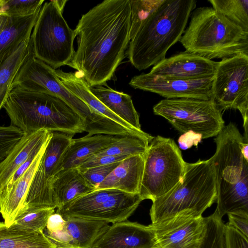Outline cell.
<instances>
[{"label":"cell","mask_w":248,"mask_h":248,"mask_svg":"<svg viewBox=\"0 0 248 248\" xmlns=\"http://www.w3.org/2000/svg\"><path fill=\"white\" fill-rule=\"evenodd\" d=\"M55 2L56 4H57V6L58 7V8H59V9L60 10V11L62 13L63 8L65 6L66 3L67 2V0H55Z\"/></svg>","instance_id":"60d3db41"},{"label":"cell","mask_w":248,"mask_h":248,"mask_svg":"<svg viewBox=\"0 0 248 248\" xmlns=\"http://www.w3.org/2000/svg\"><path fill=\"white\" fill-rule=\"evenodd\" d=\"M213 8L248 32V0H209Z\"/></svg>","instance_id":"f1b7e54d"},{"label":"cell","mask_w":248,"mask_h":248,"mask_svg":"<svg viewBox=\"0 0 248 248\" xmlns=\"http://www.w3.org/2000/svg\"><path fill=\"white\" fill-rule=\"evenodd\" d=\"M52 186L56 208L95 190L78 168L60 170L54 177Z\"/></svg>","instance_id":"603a6c76"},{"label":"cell","mask_w":248,"mask_h":248,"mask_svg":"<svg viewBox=\"0 0 248 248\" xmlns=\"http://www.w3.org/2000/svg\"><path fill=\"white\" fill-rule=\"evenodd\" d=\"M144 167L140 195L152 201L165 195L180 181L187 162L174 141L153 137L144 155Z\"/></svg>","instance_id":"9c48e42d"},{"label":"cell","mask_w":248,"mask_h":248,"mask_svg":"<svg viewBox=\"0 0 248 248\" xmlns=\"http://www.w3.org/2000/svg\"><path fill=\"white\" fill-rule=\"evenodd\" d=\"M51 132L41 129L26 134L0 163V193L9 180L28 158L38 152L50 137Z\"/></svg>","instance_id":"ffe728a7"},{"label":"cell","mask_w":248,"mask_h":248,"mask_svg":"<svg viewBox=\"0 0 248 248\" xmlns=\"http://www.w3.org/2000/svg\"><path fill=\"white\" fill-rule=\"evenodd\" d=\"M63 218L65 227L53 237L57 248H91L110 226L105 221L76 217Z\"/></svg>","instance_id":"d6986e66"},{"label":"cell","mask_w":248,"mask_h":248,"mask_svg":"<svg viewBox=\"0 0 248 248\" xmlns=\"http://www.w3.org/2000/svg\"><path fill=\"white\" fill-rule=\"evenodd\" d=\"M200 248H228L223 223L213 219L207 221L206 232Z\"/></svg>","instance_id":"d6a6232c"},{"label":"cell","mask_w":248,"mask_h":248,"mask_svg":"<svg viewBox=\"0 0 248 248\" xmlns=\"http://www.w3.org/2000/svg\"><path fill=\"white\" fill-rule=\"evenodd\" d=\"M229 221L226 224L248 239V213H238L228 214Z\"/></svg>","instance_id":"8d00e7d4"},{"label":"cell","mask_w":248,"mask_h":248,"mask_svg":"<svg viewBox=\"0 0 248 248\" xmlns=\"http://www.w3.org/2000/svg\"><path fill=\"white\" fill-rule=\"evenodd\" d=\"M214 140L216 150L210 159L217 190L215 211L221 218L226 214L248 213V161L241 152L243 136L230 123Z\"/></svg>","instance_id":"277c9868"},{"label":"cell","mask_w":248,"mask_h":248,"mask_svg":"<svg viewBox=\"0 0 248 248\" xmlns=\"http://www.w3.org/2000/svg\"><path fill=\"white\" fill-rule=\"evenodd\" d=\"M55 0L43 4L33 28L31 41L33 56L53 69L68 65L74 54L76 34Z\"/></svg>","instance_id":"ba28073f"},{"label":"cell","mask_w":248,"mask_h":248,"mask_svg":"<svg viewBox=\"0 0 248 248\" xmlns=\"http://www.w3.org/2000/svg\"><path fill=\"white\" fill-rule=\"evenodd\" d=\"M25 134L12 125H0V163L7 157Z\"/></svg>","instance_id":"836d02e7"},{"label":"cell","mask_w":248,"mask_h":248,"mask_svg":"<svg viewBox=\"0 0 248 248\" xmlns=\"http://www.w3.org/2000/svg\"><path fill=\"white\" fill-rule=\"evenodd\" d=\"M164 0H129L131 22L129 39L131 40L140 26L162 4Z\"/></svg>","instance_id":"f546056e"},{"label":"cell","mask_w":248,"mask_h":248,"mask_svg":"<svg viewBox=\"0 0 248 248\" xmlns=\"http://www.w3.org/2000/svg\"><path fill=\"white\" fill-rule=\"evenodd\" d=\"M228 248H248V239L233 228L225 224Z\"/></svg>","instance_id":"d590c367"},{"label":"cell","mask_w":248,"mask_h":248,"mask_svg":"<svg viewBox=\"0 0 248 248\" xmlns=\"http://www.w3.org/2000/svg\"><path fill=\"white\" fill-rule=\"evenodd\" d=\"M120 136L96 134L72 139L65 154L60 170L78 168L90 157L109 147L118 140Z\"/></svg>","instance_id":"7402d4cb"},{"label":"cell","mask_w":248,"mask_h":248,"mask_svg":"<svg viewBox=\"0 0 248 248\" xmlns=\"http://www.w3.org/2000/svg\"><path fill=\"white\" fill-rule=\"evenodd\" d=\"M154 243L148 225L125 220L110 225L91 248H153Z\"/></svg>","instance_id":"2e32d148"},{"label":"cell","mask_w":248,"mask_h":248,"mask_svg":"<svg viewBox=\"0 0 248 248\" xmlns=\"http://www.w3.org/2000/svg\"><path fill=\"white\" fill-rule=\"evenodd\" d=\"M202 139L201 136L193 132H188L184 134L180 137L179 142L181 147L187 149L193 144L196 146Z\"/></svg>","instance_id":"ab89813d"},{"label":"cell","mask_w":248,"mask_h":248,"mask_svg":"<svg viewBox=\"0 0 248 248\" xmlns=\"http://www.w3.org/2000/svg\"><path fill=\"white\" fill-rule=\"evenodd\" d=\"M148 226L154 235L153 248H200L206 219L189 210Z\"/></svg>","instance_id":"4fadbf2b"},{"label":"cell","mask_w":248,"mask_h":248,"mask_svg":"<svg viewBox=\"0 0 248 248\" xmlns=\"http://www.w3.org/2000/svg\"><path fill=\"white\" fill-rule=\"evenodd\" d=\"M65 226V220L59 213L54 212L49 217L43 233H54L62 231Z\"/></svg>","instance_id":"f35d334b"},{"label":"cell","mask_w":248,"mask_h":248,"mask_svg":"<svg viewBox=\"0 0 248 248\" xmlns=\"http://www.w3.org/2000/svg\"><path fill=\"white\" fill-rule=\"evenodd\" d=\"M142 201L139 193H128L113 188L97 189L57 208L56 212L63 217L113 224L126 220Z\"/></svg>","instance_id":"8fae6325"},{"label":"cell","mask_w":248,"mask_h":248,"mask_svg":"<svg viewBox=\"0 0 248 248\" xmlns=\"http://www.w3.org/2000/svg\"><path fill=\"white\" fill-rule=\"evenodd\" d=\"M190 16L179 40L186 51L211 60L248 55V32L212 7L197 8Z\"/></svg>","instance_id":"5b68a950"},{"label":"cell","mask_w":248,"mask_h":248,"mask_svg":"<svg viewBox=\"0 0 248 248\" xmlns=\"http://www.w3.org/2000/svg\"><path fill=\"white\" fill-rule=\"evenodd\" d=\"M144 167V155L129 156L121 161L95 190L113 188L128 193H139Z\"/></svg>","instance_id":"44dd1931"},{"label":"cell","mask_w":248,"mask_h":248,"mask_svg":"<svg viewBox=\"0 0 248 248\" xmlns=\"http://www.w3.org/2000/svg\"><path fill=\"white\" fill-rule=\"evenodd\" d=\"M1 2H2V0H0V7L1 5Z\"/></svg>","instance_id":"b9f144b4"},{"label":"cell","mask_w":248,"mask_h":248,"mask_svg":"<svg viewBox=\"0 0 248 248\" xmlns=\"http://www.w3.org/2000/svg\"><path fill=\"white\" fill-rule=\"evenodd\" d=\"M44 0H2L0 14L9 17L31 15L41 10Z\"/></svg>","instance_id":"1f68e13d"},{"label":"cell","mask_w":248,"mask_h":248,"mask_svg":"<svg viewBox=\"0 0 248 248\" xmlns=\"http://www.w3.org/2000/svg\"><path fill=\"white\" fill-rule=\"evenodd\" d=\"M0 248H57L43 232L0 222Z\"/></svg>","instance_id":"4316f807"},{"label":"cell","mask_w":248,"mask_h":248,"mask_svg":"<svg viewBox=\"0 0 248 248\" xmlns=\"http://www.w3.org/2000/svg\"><path fill=\"white\" fill-rule=\"evenodd\" d=\"M153 111L180 132H193L202 139L217 136L225 126L213 99H165L154 106Z\"/></svg>","instance_id":"30bf717a"},{"label":"cell","mask_w":248,"mask_h":248,"mask_svg":"<svg viewBox=\"0 0 248 248\" xmlns=\"http://www.w3.org/2000/svg\"><path fill=\"white\" fill-rule=\"evenodd\" d=\"M40 11L26 16H8L0 32V64L31 34Z\"/></svg>","instance_id":"d4e9b609"},{"label":"cell","mask_w":248,"mask_h":248,"mask_svg":"<svg viewBox=\"0 0 248 248\" xmlns=\"http://www.w3.org/2000/svg\"><path fill=\"white\" fill-rule=\"evenodd\" d=\"M31 34L0 64V111L13 88V82L25 62L33 55Z\"/></svg>","instance_id":"484cf974"},{"label":"cell","mask_w":248,"mask_h":248,"mask_svg":"<svg viewBox=\"0 0 248 248\" xmlns=\"http://www.w3.org/2000/svg\"><path fill=\"white\" fill-rule=\"evenodd\" d=\"M131 155H104L101 156H93L78 168L81 169L92 168L99 165H103L120 162Z\"/></svg>","instance_id":"74e56055"},{"label":"cell","mask_w":248,"mask_h":248,"mask_svg":"<svg viewBox=\"0 0 248 248\" xmlns=\"http://www.w3.org/2000/svg\"><path fill=\"white\" fill-rule=\"evenodd\" d=\"M48 140L27 170L11 185L4 187L0 193V213L8 227L13 224L24 207L31 183Z\"/></svg>","instance_id":"e0dca14e"},{"label":"cell","mask_w":248,"mask_h":248,"mask_svg":"<svg viewBox=\"0 0 248 248\" xmlns=\"http://www.w3.org/2000/svg\"><path fill=\"white\" fill-rule=\"evenodd\" d=\"M152 138L144 132L130 133L120 137L109 147L93 156L144 155Z\"/></svg>","instance_id":"83f0119b"},{"label":"cell","mask_w":248,"mask_h":248,"mask_svg":"<svg viewBox=\"0 0 248 248\" xmlns=\"http://www.w3.org/2000/svg\"><path fill=\"white\" fill-rule=\"evenodd\" d=\"M89 89L112 113L132 128L142 131L139 115L129 95L102 85L89 87Z\"/></svg>","instance_id":"cb8c5ba5"},{"label":"cell","mask_w":248,"mask_h":248,"mask_svg":"<svg viewBox=\"0 0 248 248\" xmlns=\"http://www.w3.org/2000/svg\"><path fill=\"white\" fill-rule=\"evenodd\" d=\"M55 208L46 207L38 209L18 217L13 224L26 230L43 232L50 216Z\"/></svg>","instance_id":"4dcf8cb0"},{"label":"cell","mask_w":248,"mask_h":248,"mask_svg":"<svg viewBox=\"0 0 248 248\" xmlns=\"http://www.w3.org/2000/svg\"><path fill=\"white\" fill-rule=\"evenodd\" d=\"M214 170L211 159L186 164L185 174L165 195L152 201L150 210L152 223L186 211L199 216L216 202Z\"/></svg>","instance_id":"8992f818"},{"label":"cell","mask_w":248,"mask_h":248,"mask_svg":"<svg viewBox=\"0 0 248 248\" xmlns=\"http://www.w3.org/2000/svg\"><path fill=\"white\" fill-rule=\"evenodd\" d=\"M196 2L164 0L129 43L127 54L132 65L141 71L164 59L169 48L184 33Z\"/></svg>","instance_id":"7a4b0ae2"},{"label":"cell","mask_w":248,"mask_h":248,"mask_svg":"<svg viewBox=\"0 0 248 248\" xmlns=\"http://www.w3.org/2000/svg\"><path fill=\"white\" fill-rule=\"evenodd\" d=\"M120 162L84 169H79L85 179L95 189Z\"/></svg>","instance_id":"e575fe53"},{"label":"cell","mask_w":248,"mask_h":248,"mask_svg":"<svg viewBox=\"0 0 248 248\" xmlns=\"http://www.w3.org/2000/svg\"><path fill=\"white\" fill-rule=\"evenodd\" d=\"M24 90L48 93L65 102L83 121L88 135H112L117 129L114 121L98 113L70 92L60 82L55 70L31 56L22 65L13 87Z\"/></svg>","instance_id":"52a82bcc"},{"label":"cell","mask_w":248,"mask_h":248,"mask_svg":"<svg viewBox=\"0 0 248 248\" xmlns=\"http://www.w3.org/2000/svg\"><path fill=\"white\" fill-rule=\"evenodd\" d=\"M218 62L185 51L165 58L155 64L149 73L161 77L184 79L211 78Z\"/></svg>","instance_id":"9a60e30c"},{"label":"cell","mask_w":248,"mask_h":248,"mask_svg":"<svg viewBox=\"0 0 248 248\" xmlns=\"http://www.w3.org/2000/svg\"><path fill=\"white\" fill-rule=\"evenodd\" d=\"M212 93L221 111L238 109L243 125L248 124V55L240 54L218 62Z\"/></svg>","instance_id":"7c38bea8"},{"label":"cell","mask_w":248,"mask_h":248,"mask_svg":"<svg viewBox=\"0 0 248 248\" xmlns=\"http://www.w3.org/2000/svg\"><path fill=\"white\" fill-rule=\"evenodd\" d=\"M72 137L65 133L51 132L31 183L33 188L41 192L51 191L53 180L60 171L63 157L70 145Z\"/></svg>","instance_id":"ac0fdd59"},{"label":"cell","mask_w":248,"mask_h":248,"mask_svg":"<svg viewBox=\"0 0 248 248\" xmlns=\"http://www.w3.org/2000/svg\"><path fill=\"white\" fill-rule=\"evenodd\" d=\"M129 0H105L83 15L74 30L78 48L68 66L89 87L111 79L129 43Z\"/></svg>","instance_id":"6da1fadb"},{"label":"cell","mask_w":248,"mask_h":248,"mask_svg":"<svg viewBox=\"0 0 248 248\" xmlns=\"http://www.w3.org/2000/svg\"><path fill=\"white\" fill-rule=\"evenodd\" d=\"M3 108L10 124L25 133L41 129L74 135L85 132L84 123L78 113L57 95L14 87Z\"/></svg>","instance_id":"3957f363"},{"label":"cell","mask_w":248,"mask_h":248,"mask_svg":"<svg viewBox=\"0 0 248 248\" xmlns=\"http://www.w3.org/2000/svg\"><path fill=\"white\" fill-rule=\"evenodd\" d=\"M214 77L197 79L167 78L148 73L133 77L129 84L133 88L158 94L166 99H213Z\"/></svg>","instance_id":"5bb4252c"}]
</instances>
